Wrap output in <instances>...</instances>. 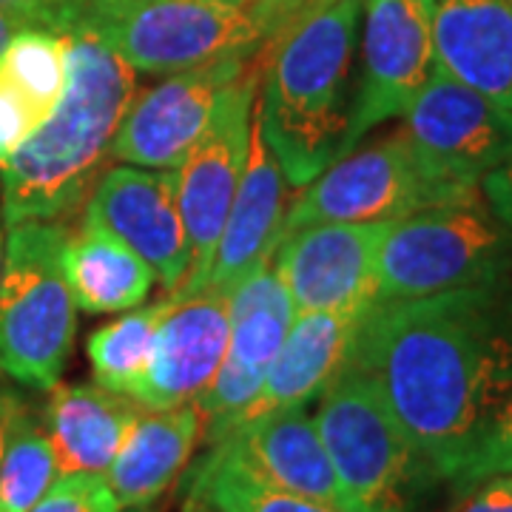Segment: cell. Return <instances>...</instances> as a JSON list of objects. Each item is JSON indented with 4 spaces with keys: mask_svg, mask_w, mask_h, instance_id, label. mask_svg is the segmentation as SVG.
<instances>
[{
    "mask_svg": "<svg viewBox=\"0 0 512 512\" xmlns=\"http://www.w3.org/2000/svg\"><path fill=\"white\" fill-rule=\"evenodd\" d=\"M348 367L376 384L424 481H453L512 390L510 279L373 302Z\"/></svg>",
    "mask_w": 512,
    "mask_h": 512,
    "instance_id": "cell-1",
    "label": "cell"
},
{
    "mask_svg": "<svg viewBox=\"0 0 512 512\" xmlns=\"http://www.w3.org/2000/svg\"><path fill=\"white\" fill-rule=\"evenodd\" d=\"M362 9L365 0H319L256 52L262 69L256 120L293 188H305L342 157Z\"/></svg>",
    "mask_w": 512,
    "mask_h": 512,
    "instance_id": "cell-2",
    "label": "cell"
},
{
    "mask_svg": "<svg viewBox=\"0 0 512 512\" xmlns=\"http://www.w3.org/2000/svg\"><path fill=\"white\" fill-rule=\"evenodd\" d=\"M66 86L52 114L0 163L6 225L66 220L89 200L134 100V69L83 32H66Z\"/></svg>",
    "mask_w": 512,
    "mask_h": 512,
    "instance_id": "cell-3",
    "label": "cell"
},
{
    "mask_svg": "<svg viewBox=\"0 0 512 512\" xmlns=\"http://www.w3.org/2000/svg\"><path fill=\"white\" fill-rule=\"evenodd\" d=\"M37 29L92 35L146 74L256 55L262 46L251 9L231 0H37Z\"/></svg>",
    "mask_w": 512,
    "mask_h": 512,
    "instance_id": "cell-4",
    "label": "cell"
},
{
    "mask_svg": "<svg viewBox=\"0 0 512 512\" xmlns=\"http://www.w3.org/2000/svg\"><path fill=\"white\" fill-rule=\"evenodd\" d=\"M66 220L9 225L0 268V373L52 390L69 365L77 305L63 271Z\"/></svg>",
    "mask_w": 512,
    "mask_h": 512,
    "instance_id": "cell-5",
    "label": "cell"
},
{
    "mask_svg": "<svg viewBox=\"0 0 512 512\" xmlns=\"http://www.w3.org/2000/svg\"><path fill=\"white\" fill-rule=\"evenodd\" d=\"M376 276V302L504 282L512 276V228L484 200L393 220Z\"/></svg>",
    "mask_w": 512,
    "mask_h": 512,
    "instance_id": "cell-6",
    "label": "cell"
},
{
    "mask_svg": "<svg viewBox=\"0 0 512 512\" xmlns=\"http://www.w3.org/2000/svg\"><path fill=\"white\" fill-rule=\"evenodd\" d=\"M478 200H484L481 188L441 180L399 131L382 143L350 148L316 174L285 211L282 237L322 222H393L441 205Z\"/></svg>",
    "mask_w": 512,
    "mask_h": 512,
    "instance_id": "cell-7",
    "label": "cell"
},
{
    "mask_svg": "<svg viewBox=\"0 0 512 512\" xmlns=\"http://www.w3.org/2000/svg\"><path fill=\"white\" fill-rule=\"evenodd\" d=\"M316 430L359 512H407L421 476L416 453L376 384L345 367L319 393Z\"/></svg>",
    "mask_w": 512,
    "mask_h": 512,
    "instance_id": "cell-8",
    "label": "cell"
},
{
    "mask_svg": "<svg viewBox=\"0 0 512 512\" xmlns=\"http://www.w3.org/2000/svg\"><path fill=\"white\" fill-rule=\"evenodd\" d=\"M259 77L262 69L254 57L251 66L222 92L197 146L177 168V208L191 242V274L177 291H171L174 296L205 291L222 225L248 163Z\"/></svg>",
    "mask_w": 512,
    "mask_h": 512,
    "instance_id": "cell-9",
    "label": "cell"
},
{
    "mask_svg": "<svg viewBox=\"0 0 512 512\" xmlns=\"http://www.w3.org/2000/svg\"><path fill=\"white\" fill-rule=\"evenodd\" d=\"M402 134L433 174L464 188H478L490 171L512 160V109L439 66L404 111Z\"/></svg>",
    "mask_w": 512,
    "mask_h": 512,
    "instance_id": "cell-10",
    "label": "cell"
},
{
    "mask_svg": "<svg viewBox=\"0 0 512 512\" xmlns=\"http://www.w3.org/2000/svg\"><path fill=\"white\" fill-rule=\"evenodd\" d=\"M291 322V296L276 274L274 259L254 268L234 288L228 299V342L222 365L194 399L205 447L225 439L239 413L254 402Z\"/></svg>",
    "mask_w": 512,
    "mask_h": 512,
    "instance_id": "cell-11",
    "label": "cell"
},
{
    "mask_svg": "<svg viewBox=\"0 0 512 512\" xmlns=\"http://www.w3.org/2000/svg\"><path fill=\"white\" fill-rule=\"evenodd\" d=\"M362 69L350 100L342 154L370 128L404 117L436 66L433 0H365Z\"/></svg>",
    "mask_w": 512,
    "mask_h": 512,
    "instance_id": "cell-12",
    "label": "cell"
},
{
    "mask_svg": "<svg viewBox=\"0 0 512 512\" xmlns=\"http://www.w3.org/2000/svg\"><path fill=\"white\" fill-rule=\"evenodd\" d=\"M256 55H231L168 74L157 86L134 94L111 140L114 163L177 171L197 146L222 92L251 66Z\"/></svg>",
    "mask_w": 512,
    "mask_h": 512,
    "instance_id": "cell-13",
    "label": "cell"
},
{
    "mask_svg": "<svg viewBox=\"0 0 512 512\" xmlns=\"http://www.w3.org/2000/svg\"><path fill=\"white\" fill-rule=\"evenodd\" d=\"M390 222H322L279 239L274 268L293 316L376 302V262Z\"/></svg>",
    "mask_w": 512,
    "mask_h": 512,
    "instance_id": "cell-14",
    "label": "cell"
},
{
    "mask_svg": "<svg viewBox=\"0 0 512 512\" xmlns=\"http://www.w3.org/2000/svg\"><path fill=\"white\" fill-rule=\"evenodd\" d=\"M83 217L146 259L168 293L191 274V242L177 208V171L114 165L97 177Z\"/></svg>",
    "mask_w": 512,
    "mask_h": 512,
    "instance_id": "cell-15",
    "label": "cell"
},
{
    "mask_svg": "<svg viewBox=\"0 0 512 512\" xmlns=\"http://www.w3.org/2000/svg\"><path fill=\"white\" fill-rule=\"evenodd\" d=\"M228 299L214 291L174 296L157 330L148 370L131 390L143 410L194 402L217 376L228 342Z\"/></svg>",
    "mask_w": 512,
    "mask_h": 512,
    "instance_id": "cell-16",
    "label": "cell"
},
{
    "mask_svg": "<svg viewBox=\"0 0 512 512\" xmlns=\"http://www.w3.org/2000/svg\"><path fill=\"white\" fill-rule=\"evenodd\" d=\"M256 476L279 490L319 501L339 512H359L339 481L308 404L265 413L225 436Z\"/></svg>",
    "mask_w": 512,
    "mask_h": 512,
    "instance_id": "cell-17",
    "label": "cell"
},
{
    "mask_svg": "<svg viewBox=\"0 0 512 512\" xmlns=\"http://www.w3.org/2000/svg\"><path fill=\"white\" fill-rule=\"evenodd\" d=\"M367 308L296 313L265 382L254 402L239 413L231 433L239 424L259 419L265 413L319 399V393L348 367Z\"/></svg>",
    "mask_w": 512,
    "mask_h": 512,
    "instance_id": "cell-18",
    "label": "cell"
},
{
    "mask_svg": "<svg viewBox=\"0 0 512 512\" xmlns=\"http://www.w3.org/2000/svg\"><path fill=\"white\" fill-rule=\"evenodd\" d=\"M285 200H288V180L268 143L262 140L259 120H254L245 174L237 188V197L231 202L228 220L222 225L211 271L205 279V291L231 296L254 268L274 259L276 245L282 237Z\"/></svg>",
    "mask_w": 512,
    "mask_h": 512,
    "instance_id": "cell-19",
    "label": "cell"
},
{
    "mask_svg": "<svg viewBox=\"0 0 512 512\" xmlns=\"http://www.w3.org/2000/svg\"><path fill=\"white\" fill-rule=\"evenodd\" d=\"M433 57L458 83L512 109V0H433Z\"/></svg>",
    "mask_w": 512,
    "mask_h": 512,
    "instance_id": "cell-20",
    "label": "cell"
},
{
    "mask_svg": "<svg viewBox=\"0 0 512 512\" xmlns=\"http://www.w3.org/2000/svg\"><path fill=\"white\" fill-rule=\"evenodd\" d=\"M46 407V433L52 441L57 476L94 473L103 476L126 444L143 407L126 393L97 382L60 384Z\"/></svg>",
    "mask_w": 512,
    "mask_h": 512,
    "instance_id": "cell-21",
    "label": "cell"
},
{
    "mask_svg": "<svg viewBox=\"0 0 512 512\" xmlns=\"http://www.w3.org/2000/svg\"><path fill=\"white\" fill-rule=\"evenodd\" d=\"M202 441V419L194 402L168 410H143L117 458L103 473L120 510H148L183 476Z\"/></svg>",
    "mask_w": 512,
    "mask_h": 512,
    "instance_id": "cell-22",
    "label": "cell"
},
{
    "mask_svg": "<svg viewBox=\"0 0 512 512\" xmlns=\"http://www.w3.org/2000/svg\"><path fill=\"white\" fill-rule=\"evenodd\" d=\"M74 305L86 313H120L143 305L157 276L146 259L92 220H80L63 251Z\"/></svg>",
    "mask_w": 512,
    "mask_h": 512,
    "instance_id": "cell-23",
    "label": "cell"
},
{
    "mask_svg": "<svg viewBox=\"0 0 512 512\" xmlns=\"http://www.w3.org/2000/svg\"><path fill=\"white\" fill-rule=\"evenodd\" d=\"M185 498L200 501L211 512H339L256 476L228 441L208 447L188 478Z\"/></svg>",
    "mask_w": 512,
    "mask_h": 512,
    "instance_id": "cell-24",
    "label": "cell"
},
{
    "mask_svg": "<svg viewBox=\"0 0 512 512\" xmlns=\"http://www.w3.org/2000/svg\"><path fill=\"white\" fill-rule=\"evenodd\" d=\"M171 305H174V293L143 308L137 305L126 316L94 330L86 342L94 382L131 396V390L148 370L157 330L163 325L165 313L171 311Z\"/></svg>",
    "mask_w": 512,
    "mask_h": 512,
    "instance_id": "cell-25",
    "label": "cell"
},
{
    "mask_svg": "<svg viewBox=\"0 0 512 512\" xmlns=\"http://www.w3.org/2000/svg\"><path fill=\"white\" fill-rule=\"evenodd\" d=\"M57 478L49 433L18 402L0 458V512H29Z\"/></svg>",
    "mask_w": 512,
    "mask_h": 512,
    "instance_id": "cell-26",
    "label": "cell"
},
{
    "mask_svg": "<svg viewBox=\"0 0 512 512\" xmlns=\"http://www.w3.org/2000/svg\"><path fill=\"white\" fill-rule=\"evenodd\" d=\"M0 72L49 117L66 86V40L49 29H23L0 52Z\"/></svg>",
    "mask_w": 512,
    "mask_h": 512,
    "instance_id": "cell-27",
    "label": "cell"
},
{
    "mask_svg": "<svg viewBox=\"0 0 512 512\" xmlns=\"http://www.w3.org/2000/svg\"><path fill=\"white\" fill-rule=\"evenodd\" d=\"M493 476H512V390L501 404V410L495 413L484 439L478 441L476 453L450 484L456 495H467L484 478Z\"/></svg>",
    "mask_w": 512,
    "mask_h": 512,
    "instance_id": "cell-28",
    "label": "cell"
},
{
    "mask_svg": "<svg viewBox=\"0 0 512 512\" xmlns=\"http://www.w3.org/2000/svg\"><path fill=\"white\" fill-rule=\"evenodd\" d=\"M29 512H123L103 476L66 473L52 481Z\"/></svg>",
    "mask_w": 512,
    "mask_h": 512,
    "instance_id": "cell-29",
    "label": "cell"
},
{
    "mask_svg": "<svg viewBox=\"0 0 512 512\" xmlns=\"http://www.w3.org/2000/svg\"><path fill=\"white\" fill-rule=\"evenodd\" d=\"M43 120L46 114L32 103V97L0 72V163L26 143Z\"/></svg>",
    "mask_w": 512,
    "mask_h": 512,
    "instance_id": "cell-30",
    "label": "cell"
},
{
    "mask_svg": "<svg viewBox=\"0 0 512 512\" xmlns=\"http://www.w3.org/2000/svg\"><path fill=\"white\" fill-rule=\"evenodd\" d=\"M461 498L456 512H512V476L484 478Z\"/></svg>",
    "mask_w": 512,
    "mask_h": 512,
    "instance_id": "cell-31",
    "label": "cell"
},
{
    "mask_svg": "<svg viewBox=\"0 0 512 512\" xmlns=\"http://www.w3.org/2000/svg\"><path fill=\"white\" fill-rule=\"evenodd\" d=\"M313 3H319V0H251L248 9H251L256 26L262 32V43H265L279 26H285L293 15H299Z\"/></svg>",
    "mask_w": 512,
    "mask_h": 512,
    "instance_id": "cell-32",
    "label": "cell"
},
{
    "mask_svg": "<svg viewBox=\"0 0 512 512\" xmlns=\"http://www.w3.org/2000/svg\"><path fill=\"white\" fill-rule=\"evenodd\" d=\"M478 188H481V197L487 202V208L512 228V160L490 171Z\"/></svg>",
    "mask_w": 512,
    "mask_h": 512,
    "instance_id": "cell-33",
    "label": "cell"
},
{
    "mask_svg": "<svg viewBox=\"0 0 512 512\" xmlns=\"http://www.w3.org/2000/svg\"><path fill=\"white\" fill-rule=\"evenodd\" d=\"M23 29H37V0H0V52Z\"/></svg>",
    "mask_w": 512,
    "mask_h": 512,
    "instance_id": "cell-34",
    "label": "cell"
},
{
    "mask_svg": "<svg viewBox=\"0 0 512 512\" xmlns=\"http://www.w3.org/2000/svg\"><path fill=\"white\" fill-rule=\"evenodd\" d=\"M18 396L0 384V458H3V447H6V436H9V424H12V413L18 407Z\"/></svg>",
    "mask_w": 512,
    "mask_h": 512,
    "instance_id": "cell-35",
    "label": "cell"
},
{
    "mask_svg": "<svg viewBox=\"0 0 512 512\" xmlns=\"http://www.w3.org/2000/svg\"><path fill=\"white\" fill-rule=\"evenodd\" d=\"M183 512H211V510H208V507H202L200 501H191V498H185Z\"/></svg>",
    "mask_w": 512,
    "mask_h": 512,
    "instance_id": "cell-36",
    "label": "cell"
},
{
    "mask_svg": "<svg viewBox=\"0 0 512 512\" xmlns=\"http://www.w3.org/2000/svg\"><path fill=\"white\" fill-rule=\"evenodd\" d=\"M0 268H3V200H0Z\"/></svg>",
    "mask_w": 512,
    "mask_h": 512,
    "instance_id": "cell-37",
    "label": "cell"
},
{
    "mask_svg": "<svg viewBox=\"0 0 512 512\" xmlns=\"http://www.w3.org/2000/svg\"><path fill=\"white\" fill-rule=\"evenodd\" d=\"M231 3H245V6H248V3H251V0H231Z\"/></svg>",
    "mask_w": 512,
    "mask_h": 512,
    "instance_id": "cell-38",
    "label": "cell"
},
{
    "mask_svg": "<svg viewBox=\"0 0 512 512\" xmlns=\"http://www.w3.org/2000/svg\"><path fill=\"white\" fill-rule=\"evenodd\" d=\"M128 512H148V510H128Z\"/></svg>",
    "mask_w": 512,
    "mask_h": 512,
    "instance_id": "cell-39",
    "label": "cell"
}]
</instances>
